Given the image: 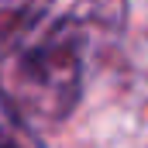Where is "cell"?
Segmentation results:
<instances>
[{"label":"cell","mask_w":148,"mask_h":148,"mask_svg":"<svg viewBox=\"0 0 148 148\" xmlns=\"http://www.w3.org/2000/svg\"><path fill=\"white\" fill-rule=\"evenodd\" d=\"M124 17V0H76L73 10L17 59L7 97L28 124H59L73 114L90 55L121 35Z\"/></svg>","instance_id":"cell-1"},{"label":"cell","mask_w":148,"mask_h":148,"mask_svg":"<svg viewBox=\"0 0 148 148\" xmlns=\"http://www.w3.org/2000/svg\"><path fill=\"white\" fill-rule=\"evenodd\" d=\"M52 0H0V59L10 55L48 14Z\"/></svg>","instance_id":"cell-2"},{"label":"cell","mask_w":148,"mask_h":148,"mask_svg":"<svg viewBox=\"0 0 148 148\" xmlns=\"http://www.w3.org/2000/svg\"><path fill=\"white\" fill-rule=\"evenodd\" d=\"M0 148H41L31 124L10 103V97L0 90Z\"/></svg>","instance_id":"cell-3"}]
</instances>
